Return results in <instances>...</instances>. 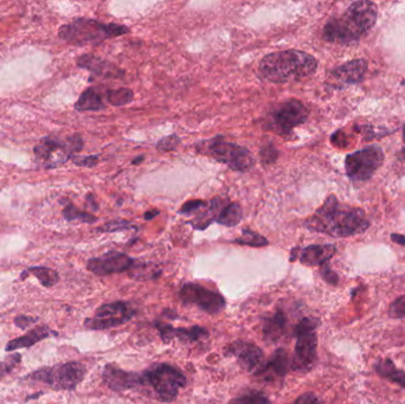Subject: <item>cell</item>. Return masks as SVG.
Wrapping results in <instances>:
<instances>
[{"mask_svg":"<svg viewBox=\"0 0 405 404\" xmlns=\"http://www.w3.org/2000/svg\"><path fill=\"white\" fill-rule=\"evenodd\" d=\"M305 227L332 237H348L364 233L370 222L361 209L341 204L336 196H330L305 222Z\"/></svg>","mask_w":405,"mask_h":404,"instance_id":"1","label":"cell"},{"mask_svg":"<svg viewBox=\"0 0 405 404\" xmlns=\"http://www.w3.org/2000/svg\"><path fill=\"white\" fill-rule=\"evenodd\" d=\"M33 275L39 280L42 286L46 287V288H51V287L57 285L60 281V274L55 270H51L49 267H42V265H36V267H30L28 270H25L21 275V280H24L26 276Z\"/></svg>","mask_w":405,"mask_h":404,"instance_id":"26","label":"cell"},{"mask_svg":"<svg viewBox=\"0 0 405 404\" xmlns=\"http://www.w3.org/2000/svg\"><path fill=\"white\" fill-rule=\"evenodd\" d=\"M129 278L134 279L136 281H150V280H156L161 275V270L156 263H140L135 262V265L132 267V270L128 272Z\"/></svg>","mask_w":405,"mask_h":404,"instance_id":"28","label":"cell"},{"mask_svg":"<svg viewBox=\"0 0 405 404\" xmlns=\"http://www.w3.org/2000/svg\"><path fill=\"white\" fill-rule=\"evenodd\" d=\"M82 135L75 133L66 138V140L58 139L56 137L49 135L44 137L38 141L33 148L36 159L44 165L45 168H60L73 159L75 153L82 151Z\"/></svg>","mask_w":405,"mask_h":404,"instance_id":"6","label":"cell"},{"mask_svg":"<svg viewBox=\"0 0 405 404\" xmlns=\"http://www.w3.org/2000/svg\"><path fill=\"white\" fill-rule=\"evenodd\" d=\"M318 61L300 50H283L266 55L258 64L263 78L271 83H289L311 78Z\"/></svg>","mask_w":405,"mask_h":404,"instance_id":"3","label":"cell"},{"mask_svg":"<svg viewBox=\"0 0 405 404\" xmlns=\"http://www.w3.org/2000/svg\"><path fill=\"white\" fill-rule=\"evenodd\" d=\"M61 203H64V208H63V216L66 220L73 222V220H80L82 223H87V225H94L98 222V217L91 215L90 213L83 211L81 209H78L76 205L73 204L69 200H61Z\"/></svg>","mask_w":405,"mask_h":404,"instance_id":"29","label":"cell"},{"mask_svg":"<svg viewBox=\"0 0 405 404\" xmlns=\"http://www.w3.org/2000/svg\"><path fill=\"white\" fill-rule=\"evenodd\" d=\"M336 253V245H308L300 253V262L307 267L323 265L327 263Z\"/></svg>","mask_w":405,"mask_h":404,"instance_id":"20","label":"cell"},{"mask_svg":"<svg viewBox=\"0 0 405 404\" xmlns=\"http://www.w3.org/2000/svg\"><path fill=\"white\" fill-rule=\"evenodd\" d=\"M156 330L159 331L161 340L165 344L171 343L173 339H179L180 342H183V343H196V342H199L201 339L209 337V331L201 326L174 328V327L168 325V324L158 322V323H156Z\"/></svg>","mask_w":405,"mask_h":404,"instance_id":"17","label":"cell"},{"mask_svg":"<svg viewBox=\"0 0 405 404\" xmlns=\"http://www.w3.org/2000/svg\"><path fill=\"white\" fill-rule=\"evenodd\" d=\"M375 369H376L377 374L385 380H390V382L398 384V385L405 388V372L395 367L393 360H389V358L381 360L378 363H376Z\"/></svg>","mask_w":405,"mask_h":404,"instance_id":"27","label":"cell"},{"mask_svg":"<svg viewBox=\"0 0 405 404\" xmlns=\"http://www.w3.org/2000/svg\"><path fill=\"white\" fill-rule=\"evenodd\" d=\"M107 101L111 106L123 107L131 103L134 98V93L129 88H118V89L108 90L106 93Z\"/></svg>","mask_w":405,"mask_h":404,"instance_id":"31","label":"cell"},{"mask_svg":"<svg viewBox=\"0 0 405 404\" xmlns=\"http://www.w3.org/2000/svg\"><path fill=\"white\" fill-rule=\"evenodd\" d=\"M179 297L185 305L199 307L209 315H218L224 310L225 299L221 294L197 283H185L180 288Z\"/></svg>","mask_w":405,"mask_h":404,"instance_id":"12","label":"cell"},{"mask_svg":"<svg viewBox=\"0 0 405 404\" xmlns=\"http://www.w3.org/2000/svg\"><path fill=\"white\" fill-rule=\"evenodd\" d=\"M391 240H393L395 243L405 245V237L403 236V235H399V234H393V235H391Z\"/></svg>","mask_w":405,"mask_h":404,"instance_id":"46","label":"cell"},{"mask_svg":"<svg viewBox=\"0 0 405 404\" xmlns=\"http://www.w3.org/2000/svg\"><path fill=\"white\" fill-rule=\"evenodd\" d=\"M368 70V62L354 60L332 70L331 78L336 86H350L361 81Z\"/></svg>","mask_w":405,"mask_h":404,"instance_id":"19","label":"cell"},{"mask_svg":"<svg viewBox=\"0 0 405 404\" xmlns=\"http://www.w3.org/2000/svg\"><path fill=\"white\" fill-rule=\"evenodd\" d=\"M103 383L113 392H123L143 385V375L126 371L115 364H107L102 372Z\"/></svg>","mask_w":405,"mask_h":404,"instance_id":"16","label":"cell"},{"mask_svg":"<svg viewBox=\"0 0 405 404\" xmlns=\"http://www.w3.org/2000/svg\"><path fill=\"white\" fill-rule=\"evenodd\" d=\"M287 315L282 310H275L274 315L263 320V337L268 343H276L282 338L287 328Z\"/></svg>","mask_w":405,"mask_h":404,"instance_id":"22","label":"cell"},{"mask_svg":"<svg viewBox=\"0 0 405 404\" xmlns=\"http://www.w3.org/2000/svg\"><path fill=\"white\" fill-rule=\"evenodd\" d=\"M260 157H261V161L264 165L273 164L278 159V151L271 143H269V145H267L266 147H263L262 150H261Z\"/></svg>","mask_w":405,"mask_h":404,"instance_id":"40","label":"cell"},{"mask_svg":"<svg viewBox=\"0 0 405 404\" xmlns=\"http://www.w3.org/2000/svg\"><path fill=\"white\" fill-rule=\"evenodd\" d=\"M307 107L296 98L280 103L267 116L263 127L275 134L288 137L295 127L303 125L308 118Z\"/></svg>","mask_w":405,"mask_h":404,"instance_id":"9","label":"cell"},{"mask_svg":"<svg viewBox=\"0 0 405 404\" xmlns=\"http://www.w3.org/2000/svg\"><path fill=\"white\" fill-rule=\"evenodd\" d=\"M135 313L134 308L129 306L127 302H109L98 307L94 317L86 319L84 327L88 330L101 331L121 326L132 320Z\"/></svg>","mask_w":405,"mask_h":404,"instance_id":"10","label":"cell"},{"mask_svg":"<svg viewBox=\"0 0 405 404\" xmlns=\"http://www.w3.org/2000/svg\"><path fill=\"white\" fill-rule=\"evenodd\" d=\"M403 140L405 141V126H404V133H403Z\"/></svg>","mask_w":405,"mask_h":404,"instance_id":"50","label":"cell"},{"mask_svg":"<svg viewBox=\"0 0 405 404\" xmlns=\"http://www.w3.org/2000/svg\"><path fill=\"white\" fill-rule=\"evenodd\" d=\"M136 260L128 256L127 254L119 252H108L102 256L93 257L87 262V268L98 276H107L113 274L129 272Z\"/></svg>","mask_w":405,"mask_h":404,"instance_id":"14","label":"cell"},{"mask_svg":"<svg viewBox=\"0 0 405 404\" xmlns=\"http://www.w3.org/2000/svg\"><path fill=\"white\" fill-rule=\"evenodd\" d=\"M376 5L370 1H356L340 18H332L325 25L323 38L338 44L359 41L376 24Z\"/></svg>","mask_w":405,"mask_h":404,"instance_id":"2","label":"cell"},{"mask_svg":"<svg viewBox=\"0 0 405 404\" xmlns=\"http://www.w3.org/2000/svg\"><path fill=\"white\" fill-rule=\"evenodd\" d=\"M296 338H298V342L295 345L291 369L293 371L299 372V374H307L316 363L318 337L314 331V332L298 335Z\"/></svg>","mask_w":405,"mask_h":404,"instance_id":"15","label":"cell"},{"mask_svg":"<svg viewBox=\"0 0 405 404\" xmlns=\"http://www.w3.org/2000/svg\"><path fill=\"white\" fill-rule=\"evenodd\" d=\"M196 148L198 153L209 155L235 172L246 173L253 170L256 165L254 155L248 148L237 143L225 141L221 135L213 139L199 141Z\"/></svg>","mask_w":405,"mask_h":404,"instance_id":"5","label":"cell"},{"mask_svg":"<svg viewBox=\"0 0 405 404\" xmlns=\"http://www.w3.org/2000/svg\"><path fill=\"white\" fill-rule=\"evenodd\" d=\"M226 353L235 357L246 372L254 376H260L266 365L264 353L258 345L253 343L243 340L233 342L226 349Z\"/></svg>","mask_w":405,"mask_h":404,"instance_id":"13","label":"cell"},{"mask_svg":"<svg viewBox=\"0 0 405 404\" xmlns=\"http://www.w3.org/2000/svg\"><path fill=\"white\" fill-rule=\"evenodd\" d=\"M143 384H150L163 402L176 400L186 384L184 374L170 364H154L143 374Z\"/></svg>","mask_w":405,"mask_h":404,"instance_id":"8","label":"cell"},{"mask_svg":"<svg viewBox=\"0 0 405 404\" xmlns=\"http://www.w3.org/2000/svg\"><path fill=\"white\" fill-rule=\"evenodd\" d=\"M205 207H206V202H204V200H188V202L181 207V209H180L179 213H181V215H191V213H197V211H201Z\"/></svg>","mask_w":405,"mask_h":404,"instance_id":"39","label":"cell"},{"mask_svg":"<svg viewBox=\"0 0 405 404\" xmlns=\"http://www.w3.org/2000/svg\"><path fill=\"white\" fill-rule=\"evenodd\" d=\"M233 242L237 245H248V247H254V248L266 247V245H269V241L267 240L266 237L258 233H255L249 228L242 229V236L240 238H236Z\"/></svg>","mask_w":405,"mask_h":404,"instance_id":"32","label":"cell"},{"mask_svg":"<svg viewBox=\"0 0 405 404\" xmlns=\"http://www.w3.org/2000/svg\"><path fill=\"white\" fill-rule=\"evenodd\" d=\"M320 274H321L323 280L327 282V283H330V285H332V286H336V285H338L339 278H338L336 272H333V270L330 268L328 263H325V265H321Z\"/></svg>","mask_w":405,"mask_h":404,"instance_id":"42","label":"cell"},{"mask_svg":"<svg viewBox=\"0 0 405 404\" xmlns=\"http://www.w3.org/2000/svg\"><path fill=\"white\" fill-rule=\"evenodd\" d=\"M289 367H291V360H289L288 352L285 349H278L271 355L270 360L266 362L264 369L260 376H266L268 378H271V377L283 378L288 374Z\"/></svg>","mask_w":405,"mask_h":404,"instance_id":"24","label":"cell"},{"mask_svg":"<svg viewBox=\"0 0 405 404\" xmlns=\"http://www.w3.org/2000/svg\"><path fill=\"white\" fill-rule=\"evenodd\" d=\"M229 404H269V400L263 392H249L230 401Z\"/></svg>","mask_w":405,"mask_h":404,"instance_id":"33","label":"cell"},{"mask_svg":"<svg viewBox=\"0 0 405 404\" xmlns=\"http://www.w3.org/2000/svg\"><path fill=\"white\" fill-rule=\"evenodd\" d=\"M384 160L383 151L378 146H368L361 151L348 155L345 168L353 182H365L375 175Z\"/></svg>","mask_w":405,"mask_h":404,"instance_id":"11","label":"cell"},{"mask_svg":"<svg viewBox=\"0 0 405 404\" xmlns=\"http://www.w3.org/2000/svg\"><path fill=\"white\" fill-rule=\"evenodd\" d=\"M21 355L19 353H13V355H8L3 362H0V380L12 371L13 369L21 363Z\"/></svg>","mask_w":405,"mask_h":404,"instance_id":"36","label":"cell"},{"mask_svg":"<svg viewBox=\"0 0 405 404\" xmlns=\"http://www.w3.org/2000/svg\"><path fill=\"white\" fill-rule=\"evenodd\" d=\"M38 318L35 317H30V315H17L13 323L17 327H19L21 330H25L28 327L33 326L35 324L37 323Z\"/></svg>","mask_w":405,"mask_h":404,"instance_id":"43","label":"cell"},{"mask_svg":"<svg viewBox=\"0 0 405 404\" xmlns=\"http://www.w3.org/2000/svg\"><path fill=\"white\" fill-rule=\"evenodd\" d=\"M86 376V367L78 362H68L53 367H42L31 372L25 380L43 383L56 392H71L82 382Z\"/></svg>","mask_w":405,"mask_h":404,"instance_id":"7","label":"cell"},{"mask_svg":"<svg viewBox=\"0 0 405 404\" xmlns=\"http://www.w3.org/2000/svg\"><path fill=\"white\" fill-rule=\"evenodd\" d=\"M134 228V225H132L131 222H128V220H109L106 225L100 227L98 229V231H100V233H116V231H123V230Z\"/></svg>","mask_w":405,"mask_h":404,"instance_id":"35","label":"cell"},{"mask_svg":"<svg viewBox=\"0 0 405 404\" xmlns=\"http://www.w3.org/2000/svg\"><path fill=\"white\" fill-rule=\"evenodd\" d=\"M159 215V211L158 210H150L147 213H143V218L146 220H151L154 218V217L158 216Z\"/></svg>","mask_w":405,"mask_h":404,"instance_id":"47","label":"cell"},{"mask_svg":"<svg viewBox=\"0 0 405 404\" xmlns=\"http://www.w3.org/2000/svg\"><path fill=\"white\" fill-rule=\"evenodd\" d=\"M242 217H243L242 207L235 202V203H229L222 210L216 222L219 225H224V227L233 228V227L240 225Z\"/></svg>","mask_w":405,"mask_h":404,"instance_id":"30","label":"cell"},{"mask_svg":"<svg viewBox=\"0 0 405 404\" xmlns=\"http://www.w3.org/2000/svg\"><path fill=\"white\" fill-rule=\"evenodd\" d=\"M141 160H143V155H141V157H140L139 159L133 160V161H132V164H133V165H135V164H140V163H141Z\"/></svg>","mask_w":405,"mask_h":404,"instance_id":"49","label":"cell"},{"mask_svg":"<svg viewBox=\"0 0 405 404\" xmlns=\"http://www.w3.org/2000/svg\"><path fill=\"white\" fill-rule=\"evenodd\" d=\"M131 33L127 26L102 23L90 18H75L68 24L62 25L58 30V37L62 41L75 46L98 45L114 37L123 36Z\"/></svg>","mask_w":405,"mask_h":404,"instance_id":"4","label":"cell"},{"mask_svg":"<svg viewBox=\"0 0 405 404\" xmlns=\"http://www.w3.org/2000/svg\"><path fill=\"white\" fill-rule=\"evenodd\" d=\"M320 325V320L318 318H313V317H307L300 320L298 325L294 327L293 335L294 337L303 335V333H308V332H314L318 326Z\"/></svg>","mask_w":405,"mask_h":404,"instance_id":"34","label":"cell"},{"mask_svg":"<svg viewBox=\"0 0 405 404\" xmlns=\"http://www.w3.org/2000/svg\"><path fill=\"white\" fill-rule=\"evenodd\" d=\"M389 315L393 319L405 318V294L390 305Z\"/></svg>","mask_w":405,"mask_h":404,"instance_id":"38","label":"cell"},{"mask_svg":"<svg viewBox=\"0 0 405 404\" xmlns=\"http://www.w3.org/2000/svg\"><path fill=\"white\" fill-rule=\"evenodd\" d=\"M51 335H57L53 331L50 330L49 327L45 325L35 327L33 330H30L26 335H21L19 338L13 339L11 342H8L5 347V351L12 352L19 349H24V347H31L35 344L39 343L44 339L49 338Z\"/></svg>","mask_w":405,"mask_h":404,"instance_id":"23","label":"cell"},{"mask_svg":"<svg viewBox=\"0 0 405 404\" xmlns=\"http://www.w3.org/2000/svg\"><path fill=\"white\" fill-rule=\"evenodd\" d=\"M86 208L90 209V210H93V211H98V204L96 203V200H95L93 195H87Z\"/></svg>","mask_w":405,"mask_h":404,"instance_id":"45","label":"cell"},{"mask_svg":"<svg viewBox=\"0 0 405 404\" xmlns=\"http://www.w3.org/2000/svg\"><path fill=\"white\" fill-rule=\"evenodd\" d=\"M106 108L102 95L95 89L94 87H89L83 91L78 103H75V109L78 112H98Z\"/></svg>","mask_w":405,"mask_h":404,"instance_id":"25","label":"cell"},{"mask_svg":"<svg viewBox=\"0 0 405 404\" xmlns=\"http://www.w3.org/2000/svg\"><path fill=\"white\" fill-rule=\"evenodd\" d=\"M398 159L401 160V161H405V147L397 155Z\"/></svg>","mask_w":405,"mask_h":404,"instance_id":"48","label":"cell"},{"mask_svg":"<svg viewBox=\"0 0 405 404\" xmlns=\"http://www.w3.org/2000/svg\"><path fill=\"white\" fill-rule=\"evenodd\" d=\"M228 204H229V200H223L219 197L213 198L210 203H206V207L201 210V213L195 220L188 222V225H192L197 230H205L213 222L217 220L222 210Z\"/></svg>","mask_w":405,"mask_h":404,"instance_id":"21","label":"cell"},{"mask_svg":"<svg viewBox=\"0 0 405 404\" xmlns=\"http://www.w3.org/2000/svg\"><path fill=\"white\" fill-rule=\"evenodd\" d=\"M180 138L177 134L168 135L163 139H160L156 143V150L163 152L174 151L179 146Z\"/></svg>","mask_w":405,"mask_h":404,"instance_id":"37","label":"cell"},{"mask_svg":"<svg viewBox=\"0 0 405 404\" xmlns=\"http://www.w3.org/2000/svg\"><path fill=\"white\" fill-rule=\"evenodd\" d=\"M73 163L80 168H93L98 164V155H86V157H73Z\"/></svg>","mask_w":405,"mask_h":404,"instance_id":"41","label":"cell"},{"mask_svg":"<svg viewBox=\"0 0 405 404\" xmlns=\"http://www.w3.org/2000/svg\"><path fill=\"white\" fill-rule=\"evenodd\" d=\"M293 404H320L318 397L313 392H305L301 396L298 397Z\"/></svg>","mask_w":405,"mask_h":404,"instance_id":"44","label":"cell"},{"mask_svg":"<svg viewBox=\"0 0 405 404\" xmlns=\"http://www.w3.org/2000/svg\"><path fill=\"white\" fill-rule=\"evenodd\" d=\"M76 64H78V68L88 70L95 76H100V78H123L125 76V70L115 66L111 62L94 56V55H90V53L81 55L76 60Z\"/></svg>","mask_w":405,"mask_h":404,"instance_id":"18","label":"cell"}]
</instances>
